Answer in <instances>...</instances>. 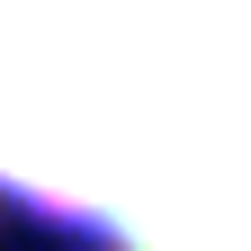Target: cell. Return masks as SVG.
<instances>
[{"label":"cell","mask_w":251,"mask_h":251,"mask_svg":"<svg viewBox=\"0 0 251 251\" xmlns=\"http://www.w3.org/2000/svg\"><path fill=\"white\" fill-rule=\"evenodd\" d=\"M251 135V0H0V206L126 251Z\"/></svg>","instance_id":"obj_1"},{"label":"cell","mask_w":251,"mask_h":251,"mask_svg":"<svg viewBox=\"0 0 251 251\" xmlns=\"http://www.w3.org/2000/svg\"><path fill=\"white\" fill-rule=\"evenodd\" d=\"M126 251H251V135L225 144Z\"/></svg>","instance_id":"obj_2"}]
</instances>
